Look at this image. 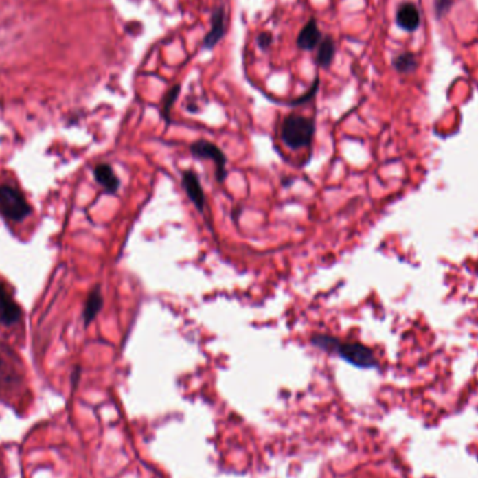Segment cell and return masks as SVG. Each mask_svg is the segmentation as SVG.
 <instances>
[{"instance_id":"6da1fadb","label":"cell","mask_w":478,"mask_h":478,"mask_svg":"<svg viewBox=\"0 0 478 478\" xmlns=\"http://www.w3.org/2000/svg\"><path fill=\"white\" fill-rule=\"evenodd\" d=\"M310 343L326 352L337 354L341 360L356 368L369 369L378 367L374 351L361 343H344L329 334H315Z\"/></svg>"},{"instance_id":"7a4b0ae2","label":"cell","mask_w":478,"mask_h":478,"mask_svg":"<svg viewBox=\"0 0 478 478\" xmlns=\"http://www.w3.org/2000/svg\"><path fill=\"white\" fill-rule=\"evenodd\" d=\"M316 132L315 119L297 113L288 115L282 125V140L291 150L310 147Z\"/></svg>"},{"instance_id":"3957f363","label":"cell","mask_w":478,"mask_h":478,"mask_svg":"<svg viewBox=\"0 0 478 478\" xmlns=\"http://www.w3.org/2000/svg\"><path fill=\"white\" fill-rule=\"evenodd\" d=\"M0 213L10 221H23L31 214L25 196L12 185L0 186Z\"/></svg>"},{"instance_id":"277c9868","label":"cell","mask_w":478,"mask_h":478,"mask_svg":"<svg viewBox=\"0 0 478 478\" xmlns=\"http://www.w3.org/2000/svg\"><path fill=\"white\" fill-rule=\"evenodd\" d=\"M190 152L193 157L198 159H212L216 166V178L220 183H223L227 178V155L223 152V150L209 141V140H197L190 144Z\"/></svg>"},{"instance_id":"5b68a950","label":"cell","mask_w":478,"mask_h":478,"mask_svg":"<svg viewBox=\"0 0 478 478\" xmlns=\"http://www.w3.org/2000/svg\"><path fill=\"white\" fill-rule=\"evenodd\" d=\"M21 319V309L5 284H0V323L12 328Z\"/></svg>"},{"instance_id":"8992f818","label":"cell","mask_w":478,"mask_h":478,"mask_svg":"<svg viewBox=\"0 0 478 478\" xmlns=\"http://www.w3.org/2000/svg\"><path fill=\"white\" fill-rule=\"evenodd\" d=\"M182 187L185 189L189 201L194 205V207L201 213H203L206 207V194L197 174L190 170L185 171L182 174Z\"/></svg>"},{"instance_id":"52a82bcc","label":"cell","mask_w":478,"mask_h":478,"mask_svg":"<svg viewBox=\"0 0 478 478\" xmlns=\"http://www.w3.org/2000/svg\"><path fill=\"white\" fill-rule=\"evenodd\" d=\"M227 34V23H225V10L224 6H218L213 10L212 14V28L203 38V49L212 51L217 47V44Z\"/></svg>"},{"instance_id":"ba28073f","label":"cell","mask_w":478,"mask_h":478,"mask_svg":"<svg viewBox=\"0 0 478 478\" xmlns=\"http://www.w3.org/2000/svg\"><path fill=\"white\" fill-rule=\"evenodd\" d=\"M323 39L322 31L317 25L316 19H310L299 31L298 36H297V48L301 51H313L319 47L321 41Z\"/></svg>"},{"instance_id":"9c48e42d","label":"cell","mask_w":478,"mask_h":478,"mask_svg":"<svg viewBox=\"0 0 478 478\" xmlns=\"http://www.w3.org/2000/svg\"><path fill=\"white\" fill-rule=\"evenodd\" d=\"M396 23L402 30L407 32H414L421 24V14L418 8L411 2H405L397 9Z\"/></svg>"},{"instance_id":"30bf717a","label":"cell","mask_w":478,"mask_h":478,"mask_svg":"<svg viewBox=\"0 0 478 478\" xmlns=\"http://www.w3.org/2000/svg\"><path fill=\"white\" fill-rule=\"evenodd\" d=\"M94 178L98 185H101L106 193L115 194L121 187V179L115 174L109 164H100L94 168Z\"/></svg>"},{"instance_id":"8fae6325","label":"cell","mask_w":478,"mask_h":478,"mask_svg":"<svg viewBox=\"0 0 478 478\" xmlns=\"http://www.w3.org/2000/svg\"><path fill=\"white\" fill-rule=\"evenodd\" d=\"M102 306H104V297L101 293V287L97 286L90 291L86 301V306L83 312V319H84L86 326H89L91 322L95 321V317L101 312Z\"/></svg>"},{"instance_id":"7c38bea8","label":"cell","mask_w":478,"mask_h":478,"mask_svg":"<svg viewBox=\"0 0 478 478\" xmlns=\"http://www.w3.org/2000/svg\"><path fill=\"white\" fill-rule=\"evenodd\" d=\"M336 43L332 35H325L323 39L317 47V55H316V65L323 69H329L336 58Z\"/></svg>"},{"instance_id":"4fadbf2b","label":"cell","mask_w":478,"mask_h":478,"mask_svg":"<svg viewBox=\"0 0 478 478\" xmlns=\"http://www.w3.org/2000/svg\"><path fill=\"white\" fill-rule=\"evenodd\" d=\"M391 65H393L394 70L400 74H410V73L417 70L418 58L413 52H403L393 59Z\"/></svg>"},{"instance_id":"5bb4252c","label":"cell","mask_w":478,"mask_h":478,"mask_svg":"<svg viewBox=\"0 0 478 478\" xmlns=\"http://www.w3.org/2000/svg\"><path fill=\"white\" fill-rule=\"evenodd\" d=\"M179 94H181V86L175 84L166 93V95L163 98V102H161V116L164 117V121L167 124L171 122V111H172L174 104L178 100Z\"/></svg>"},{"instance_id":"9a60e30c","label":"cell","mask_w":478,"mask_h":478,"mask_svg":"<svg viewBox=\"0 0 478 478\" xmlns=\"http://www.w3.org/2000/svg\"><path fill=\"white\" fill-rule=\"evenodd\" d=\"M319 84H321V78L316 77V78L313 80V84L310 86V89H309L306 93H304V94H302L299 98H297V100L291 101V102H290V105L295 106V105H301V104H305V102L310 101V100H312V98L316 95V93H317V90H319Z\"/></svg>"},{"instance_id":"2e32d148","label":"cell","mask_w":478,"mask_h":478,"mask_svg":"<svg viewBox=\"0 0 478 478\" xmlns=\"http://www.w3.org/2000/svg\"><path fill=\"white\" fill-rule=\"evenodd\" d=\"M455 5V0H435L433 2V9H435V16L437 19L445 17L449 10L452 9V6Z\"/></svg>"},{"instance_id":"e0dca14e","label":"cell","mask_w":478,"mask_h":478,"mask_svg":"<svg viewBox=\"0 0 478 478\" xmlns=\"http://www.w3.org/2000/svg\"><path fill=\"white\" fill-rule=\"evenodd\" d=\"M273 41H274V38L270 32H260L256 36V44H258L259 49H262V51H269L273 45Z\"/></svg>"},{"instance_id":"ac0fdd59","label":"cell","mask_w":478,"mask_h":478,"mask_svg":"<svg viewBox=\"0 0 478 478\" xmlns=\"http://www.w3.org/2000/svg\"><path fill=\"white\" fill-rule=\"evenodd\" d=\"M0 368H2V361H0Z\"/></svg>"}]
</instances>
